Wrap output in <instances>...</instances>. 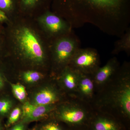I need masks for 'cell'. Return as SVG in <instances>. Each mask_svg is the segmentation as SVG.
<instances>
[{
    "mask_svg": "<svg viewBox=\"0 0 130 130\" xmlns=\"http://www.w3.org/2000/svg\"><path fill=\"white\" fill-rule=\"evenodd\" d=\"M12 106V103L9 100H0V114L2 115L6 114L10 111Z\"/></svg>",
    "mask_w": 130,
    "mask_h": 130,
    "instance_id": "44dd1931",
    "label": "cell"
},
{
    "mask_svg": "<svg viewBox=\"0 0 130 130\" xmlns=\"http://www.w3.org/2000/svg\"><path fill=\"white\" fill-rule=\"evenodd\" d=\"M46 30L51 36H61L72 32V27L60 16L54 12L47 11L42 17Z\"/></svg>",
    "mask_w": 130,
    "mask_h": 130,
    "instance_id": "ba28073f",
    "label": "cell"
},
{
    "mask_svg": "<svg viewBox=\"0 0 130 130\" xmlns=\"http://www.w3.org/2000/svg\"><path fill=\"white\" fill-rule=\"evenodd\" d=\"M54 13L72 28L86 24L108 35L121 36L129 28L130 0H53Z\"/></svg>",
    "mask_w": 130,
    "mask_h": 130,
    "instance_id": "6da1fadb",
    "label": "cell"
},
{
    "mask_svg": "<svg viewBox=\"0 0 130 130\" xmlns=\"http://www.w3.org/2000/svg\"><path fill=\"white\" fill-rule=\"evenodd\" d=\"M59 86L66 94L74 97L79 80V73L68 66L60 73Z\"/></svg>",
    "mask_w": 130,
    "mask_h": 130,
    "instance_id": "7c38bea8",
    "label": "cell"
},
{
    "mask_svg": "<svg viewBox=\"0 0 130 130\" xmlns=\"http://www.w3.org/2000/svg\"><path fill=\"white\" fill-rule=\"evenodd\" d=\"M53 44V59L61 71L68 66L74 54L79 48V41L72 32L60 37Z\"/></svg>",
    "mask_w": 130,
    "mask_h": 130,
    "instance_id": "5b68a950",
    "label": "cell"
},
{
    "mask_svg": "<svg viewBox=\"0 0 130 130\" xmlns=\"http://www.w3.org/2000/svg\"><path fill=\"white\" fill-rule=\"evenodd\" d=\"M122 51H125L127 54L130 55V28L127 29L125 32L121 36L120 39L115 42L112 54L113 55L118 54Z\"/></svg>",
    "mask_w": 130,
    "mask_h": 130,
    "instance_id": "9a60e30c",
    "label": "cell"
},
{
    "mask_svg": "<svg viewBox=\"0 0 130 130\" xmlns=\"http://www.w3.org/2000/svg\"><path fill=\"white\" fill-rule=\"evenodd\" d=\"M91 106L95 111L108 114L130 126L129 63L124 62L96 91Z\"/></svg>",
    "mask_w": 130,
    "mask_h": 130,
    "instance_id": "7a4b0ae2",
    "label": "cell"
},
{
    "mask_svg": "<svg viewBox=\"0 0 130 130\" xmlns=\"http://www.w3.org/2000/svg\"><path fill=\"white\" fill-rule=\"evenodd\" d=\"M3 81L2 77L0 75V89L2 88L3 86Z\"/></svg>",
    "mask_w": 130,
    "mask_h": 130,
    "instance_id": "cb8c5ba5",
    "label": "cell"
},
{
    "mask_svg": "<svg viewBox=\"0 0 130 130\" xmlns=\"http://www.w3.org/2000/svg\"><path fill=\"white\" fill-rule=\"evenodd\" d=\"M43 75L41 73L35 71H27L24 73L23 78L25 81L27 83H34L41 79Z\"/></svg>",
    "mask_w": 130,
    "mask_h": 130,
    "instance_id": "d6986e66",
    "label": "cell"
},
{
    "mask_svg": "<svg viewBox=\"0 0 130 130\" xmlns=\"http://www.w3.org/2000/svg\"><path fill=\"white\" fill-rule=\"evenodd\" d=\"M87 130H130V126L115 117L95 111Z\"/></svg>",
    "mask_w": 130,
    "mask_h": 130,
    "instance_id": "52a82bcc",
    "label": "cell"
},
{
    "mask_svg": "<svg viewBox=\"0 0 130 130\" xmlns=\"http://www.w3.org/2000/svg\"><path fill=\"white\" fill-rule=\"evenodd\" d=\"M25 130V126L24 125V123H23V122L16 124L10 129V130Z\"/></svg>",
    "mask_w": 130,
    "mask_h": 130,
    "instance_id": "7402d4cb",
    "label": "cell"
},
{
    "mask_svg": "<svg viewBox=\"0 0 130 130\" xmlns=\"http://www.w3.org/2000/svg\"><path fill=\"white\" fill-rule=\"evenodd\" d=\"M120 64L116 57L109 60L102 67H99L92 75L96 91L106 83L119 69Z\"/></svg>",
    "mask_w": 130,
    "mask_h": 130,
    "instance_id": "4fadbf2b",
    "label": "cell"
},
{
    "mask_svg": "<svg viewBox=\"0 0 130 130\" xmlns=\"http://www.w3.org/2000/svg\"><path fill=\"white\" fill-rule=\"evenodd\" d=\"M70 130H86V128H77V129H71Z\"/></svg>",
    "mask_w": 130,
    "mask_h": 130,
    "instance_id": "d4e9b609",
    "label": "cell"
},
{
    "mask_svg": "<svg viewBox=\"0 0 130 130\" xmlns=\"http://www.w3.org/2000/svg\"><path fill=\"white\" fill-rule=\"evenodd\" d=\"M100 65V55L96 50L79 48L68 66L80 73L93 75Z\"/></svg>",
    "mask_w": 130,
    "mask_h": 130,
    "instance_id": "8992f818",
    "label": "cell"
},
{
    "mask_svg": "<svg viewBox=\"0 0 130 130\" xmlns=\"http://www.w3.org/2000/svg\"><path fill=\"white\" fill-rule=\"evenodd\" d=\"M21 114V109L19 107H16L13 109L11 113L8 120L7 125L8 126L13 125L18 120Z\"/></svg>",
    "mask_w": 130,
    "mask_h": 130,
    "instance_id": "ffe728a7",
    "label": "cell"
},
{
    "mask_svg": "<svg viewBox=\"0 0 130 130\" xmlns=\"http://www.w3.org/2000/svg\"><path fill=\"white\" fill-rule=\"evenodd\" d=\"M20 9L18 0H0V9L6 15Z\"/></svg>",
    "mask_w": 130,
    "mask_h": 130,
    "instance_id": "2e32d148",
    "label": "cell"
},
{
    "mask_svg": "<svg viewBox=\"0 0 130 130\" xmlns=\"http://www.w3.org/2000/svg\"><path fill=\"white\" fill-rule=\"evenodd\" d=\"M64 94H66L54 85H48L35 94L31 103L42 106L57 105L70 97L64 98Z\"/></svg>",
    "mask_w": 130,
    "mask_h": 130,
    "instance_id": "9c48e42d",
    "label": "cell"
},
{
    "mask_svg": "<svg viewBox=\"0 0 130 130\" xmlns=\"http://www.w3.org/2000/svg\"><path fill=\"white\" fill-rule=\"evenodd\" d=\"M53 119L42 125L41 130H70L63 123Z\"/></svg>",
    "mask_w": 130,
    "mask_h": 130,
    "instance_id": "e0dca14e",
    "label": "cell"
},
{
    "mask_svg": "<svg viewBox=\"0 0 130 130\" xmlns=\"http://www.w3.org/2000/svg\"><path fill=\"white\" fill-rule=\"evenodd\" d=\"M11 86L15 97L20 102H24L26 96V92L24 86L18 84H11Z\"/></svg>",
    "mask_w": 130,
    "mask_h": 130,
    "instance_id": "ac0fdd59",
    "label": "cell"
},
{
    "mask_svg": "<svg viewBox=\"0 0 130 130\" xmlns=\"http://www.w3.org/2000/svg\"><path fill=\"white\" fill-rule=\"evenodd\" d=\"M96 93L91 74L79 73V80L74 97L91 105Z\"/></svg>",
    "mask_w": 130,
    "mask_h": 130,
    "instance_id": "8fae6325",
    "label": "cell"
},
{
    "mask_svg": "<svg viewBox=\"0 0 130 130\" xmlns=\"http://www.w3.org/2000/svg\"><path fill=\"white\" fill-rule=\"evenodd\" d=\"M51 0H18L20 10L23 12H34L40 9H45Z\"/></svg>",
    "mask_w": 130,
    "mask_h": 130,
    "instance_id": "5bb4252c",
    "label": "cell"
},
{
    "mask_svg": "<svg viewBox=\"0 0 130 130\" xmlns=\"http://www.w3.org/2000/svg\"><path fill=\"white\" fill-rule=\"evenodd\" d=\"M7 19V16L6 14L0 9V22L6 21Z\"/></svg>",
    "mask_w": 130,
    "mask_h": 130,
    "instance_id": "603a6c76",
    "label": "cell"
},
{
    "mask_svg": "<svg viewBox=\"0 0 130 130\" xmlns=\"http://www.w3.org/2000/svg\"><path fill=\"white\" fill-rule=\"evenodd\" d=\"M15 40L17 48L24 58L32 63H42L45 53L35 32L29 28L24 27L16 31Z\"/></svg>",
    "mask_w": 130,
    "mask_h": 130,
    "instance_id": "277c9868",
    "label": "cell"
},
{
    "mask_svg": "<svg viewBox=\"0 0 130 130\" xmlns=\"http://www.w3.org/2000/svg\"><path fill=\"white\" fill-rule=\"evenodd\" d=\"M57 105H36L25 102L22 107V122L29 123L51 116Z\"/></svg>",
    "mask_w": 130,
    "mask_h": 130,
    "instance_id": "30bf717a",
    "label": "cell"
},
{
    "mask_svg": "<svg viewBox=\"0 0 130 130\" xmlns=\"http://www.w3.org/2000/svg\"><path fill=\"white\" fill-rule=\"evenodd\" d=\"M94 111L90 104L70 96L56 106L51 116L71 130L86 128Z\"/></svg>",
    "mask_w": 130,
    "mask_h": 130,
    "instance_id": "3957f363",
    "label": "cell"
}]
</instances>
